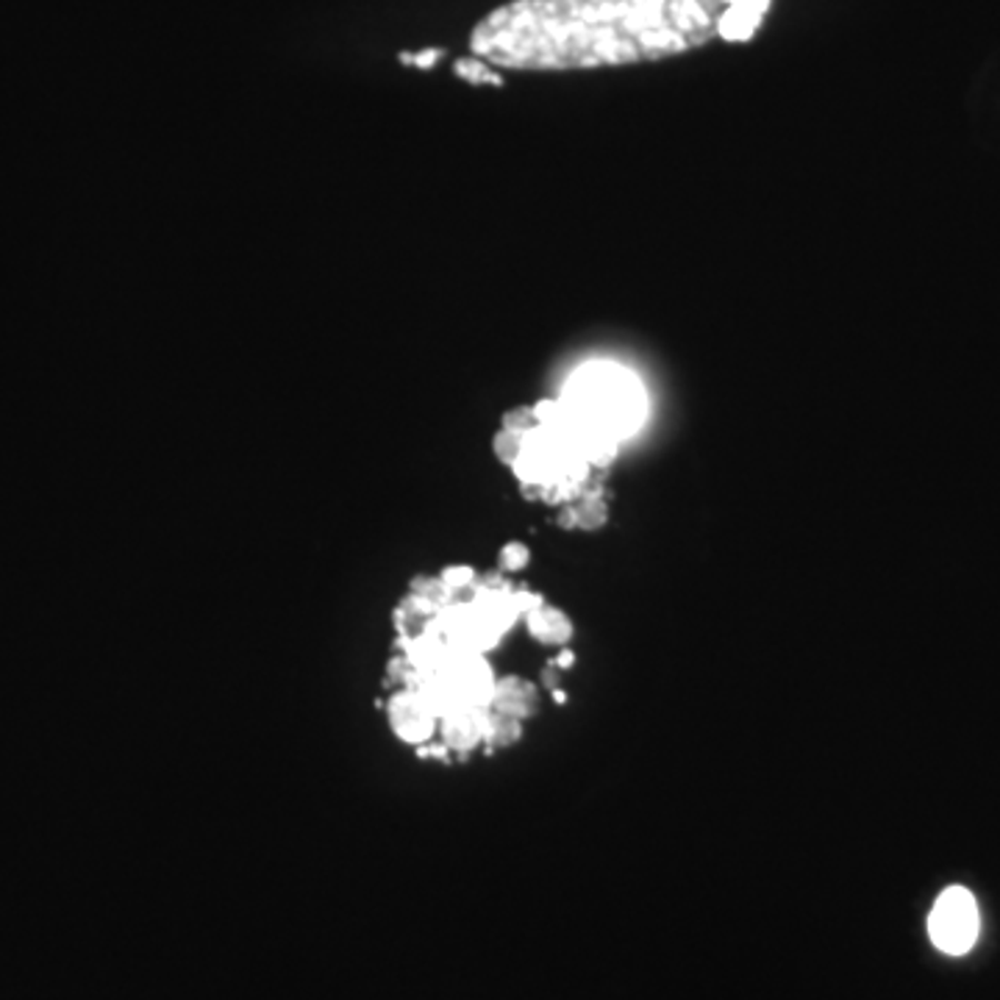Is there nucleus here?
Instances as JSON below:
<instances>
[{"instance_id": "nucleus-1", "label": "nucleus", "mask_w": 1000, "mask_h": 1000, "mask_svg": "<svg viewBox=\"0 0 1000 1000\" xmlns=\"http://www.w3.org/2000/svg\"><path fill=\"white\" fill-rule=\"evenodd\" d=\"M722 0H509L476 22L494 70L576 72L692 53L720 37Z\"/></svg>"}, {"instance_id": "nucleus-2", "label": "nucleus", "mask_w": 1000, "mask_h": 1000, "mask_svg": "<svg viewBox=\"0 0 1000 1000\" xmlns=\"http://www.w3.org/2000/svg\"><path fill=\"white\" fill-rule=\"evenodd\" d=\"M492 450L500 464L514 472L522 498L564 509L603 494L600 472L620 448L589 439L559 398H548L511 409L494 433Z\"/></svg>"}, {"instance_id": "nucleus-3", "label": "nucleus", "mask_w": 1000, "mask_h": 1000, "mask_svg": "<svg viewBox=\"0 0 1000 1000\" xmlns=\"http://www.w3.org/2000/svg\"><path fill=\"white\" fill-rule=\"evenodd\" d=\"M559 403L589 439L617 448L639 431L648 411L642 381L614 361H589L572 372Z\"/></svg>"}, {"instance_id": "nucleus-4", "label": "nucleus", "mask_w": 1000, "mask_h": 1000, "mask_svg": "<svg viewBox=\"0 0 1000 1000\" xmlns=\"http://www.w3.org/2000/svg\"><path fill=\"white\" fill-rule=\"evenodd\" d=\"M978 928H981L978 903L964 887L944 889L928 914L931 942L948 956H964L976 944Z\"/></svg>"}, {"instance_id": "nucleus-5", "label": "nucleus", "mask_w": 1000, "mask_h": 1000, "mask_svg": "<svg viewBox=\"0 0 1000 1000\" xmlns=\"http://www.w3.org/2000/svg\"><path fill=\"white\" fill-rule=\"evenodd\" d=\"M387 720L394 737L406 744L431 742L439 731V714L428 706L422 692L417 687L394 689L387 700Z\"/></svg>"}, {"instance_id": "nucleus-6", "label": "nucleus", "mask_w": 1000, "mask_h": 1000, "mask_svg": "<svg viewBox=\"0 0 1000 1000\" xmlns=\"http://www.w3.org/2000/svg\"><path fill=\"white\" fill-rule=\"evenodd\" d=\"M487 717L489 709H472V706H459V709H450L439 717V742L450 750V753L467 756L483 742V733H487Z\"/></svg>"}, {"instance_id": "nucleus-7", "label": "nucleus", "mask_w": 1000, "mask_h": 1000, "mask_svg": "<svg viewBox=\"0 0 1000 1000\" xmlns=\"http://www.w3.org/2000/svg\"><path fill=\"white\" fill-rule=\"evenodd\" d=\"M489 711L517 717V720H522V722L531 720V717L539 711V689L522 676L498 678L492 687Z\"/></svg>"}, {"instance_id": "nucleus-8", "label": "nucleus", "mask_w": 1000, "mask_h": 1000, "mask_svg": "<svg viewBox=\"0 0 1000 1000\" xmlns=\"http://www.w3.org/2000/svg\"><path fill=\"white\" fill-rule=\"evenodd\" d=\"M522 620H526L528 633H531L539 644H550V648H553V644L556 648H567L572 633H576V626H572V620L567 617V611L548 603L533 609L531 614H526Z\"/></svg>"}, {"instance_id": "nucleus-9", "label": "nucleus", "mask_w": 1000, "mask_h": 1000, "mask_svg": "<svg viewBox=\"0 0 1000 1000\" xmlns=\"http://www.w3.org/2000/svg\"><path fill=\"white\" fill-rule=\"evenodd\" d=\"M726 14L720 22L722 39H748L759 28L770 0H722Z\"/></svg>"}, {"instance_id": "nucleus-10", "label": "nucleus", "mask_w": 1000, "mask_h": 1000, "mask_svg": "<svg viewBox=\"0 0 1000 1000\" xmlns=\"http://www.w3.org/2000/svg\"><path fill=\"white\" fill-rule=\"evenodd\" d=\"M522 739V720L509 714H498V711H489L487 717V733H483V742L492 750L511 748Z\"/></svg>"}, {"instance_id": "nucleus-11", "label": "nucleus", "mask_w": 1000, "mask_h": 1000, "mask_svg": "<svg viewBox=\"0 0 1000 1000\" xmlns=\"http://www.w3.org/2000/svg\"><path fill=\"white\" fill-rule=\"evenodd\" d=\"M572 514H576V528L581 531H598L609 520V506H606L603 494H592V498L578 500L576 506H570Z\"/></svg>"}, {"instance_id": "nucleus-12", "label": "nucleus", "mask_w": 1000, "mask_h": 1000, "mask_svg": "<svg viewBox=\"0 0 1000 1000\" xmlns=\"http://www.w3.org/2000/svg\"><path fill=\"white\" fill-rule=\"evenodd\" d=\"M439 578H442V583L453 594H464V592H470V587L476 583L478 572L472 570L470 564H448L442 572H439Z\"/></svg>"}, {"instance_id": "nucleus-13", "label": "nucleus", "mask_w": 1000, "mask_h": 1000, "mask_svg": "<svg viewBox=\"0 0 1000 1000\" xmlns=\"http://www.w3.org/2000/svg\"><path fill=\"white\" fill-rule=\"evenodd\" d=\"M528 561H531V550L522 542H509L500 550V572H506V576L522 572L528 567Z\"/></svg>"}, {"instance_id": "nucleus-14", "label": "nucleus", "mask_w": 1000, "mask_h": 1000, "mask_svg": "<svg viewBox=\"0 0 1000 1000\" xmlns=\"http://www.w3.org/2000/svg\"><path fill=\"white\" fill-rule=\"evenodd\" d=\"M511 600H514V609H517V614H520V617L531 614L533 609L544 606L542 594L533 592V589H528V587H514V589H511Z\"/></svg>"}, {"instance_id": "nucleus-15", "label": "nucleus", "mask_w": 1000, "mask_h": 1000, "mask_svg": "<svg viewBox=\"0 0 1000 1000\" xmlns=\"http://www.w3.org/2000/svg\"><path fill=\"white\" fill-rule=\"evenodd\" d=\"M559 667L553 664V661H550L548 667H544L542 670V687L544 689H550V692H553V689H561V683H559Z\"/></svg>"}, {"instance_id": "nucleus-16", "label": "nucleus", "mask_w": 1000, "mask_h": 1000, "mask_svg": "<svg viewBox=\"0 0 1000 1000\" xmlns=\"http://www.w3.org/2000/svg\"><path fill=\"white\" fill-rule=\"evenodd\" d=\"M553 664L559 667V670H570V667L576 664V653H572L570 648H559V656L553 659Z\"/></svg>"}, {"instance_id": "nucleus-17", "label": "nucleus", "mask_w": 1000, "mask_h": 1000, "mask_svg": "<svg viewBox=\"0 0 1000 1000\" xmlns=\"http://www.w3.org/2000/svg\"><path fill=\"white\" fill-rule=\"evenodd\" d=\"M550 694H553L556 703H567V692H564V689H553V692H550Z\"/></svg>"}]
</instances>
